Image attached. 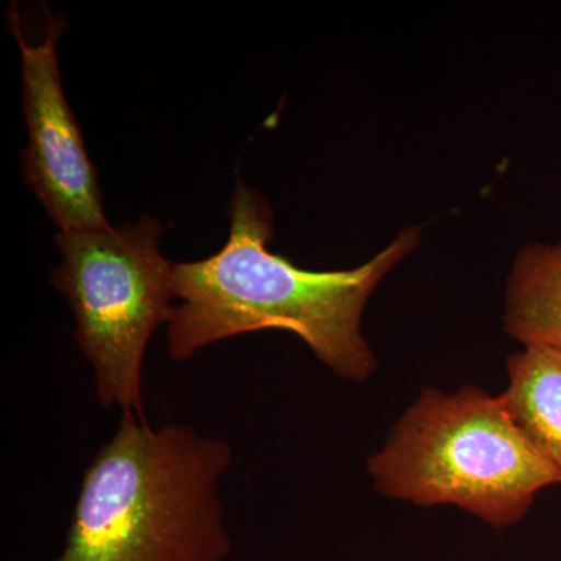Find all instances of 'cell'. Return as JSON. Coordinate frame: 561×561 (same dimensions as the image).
<instances>
[{"mask_svg":"<svg viewBox=\"0 0 561 561\" xmlns=\"http://www.w3.org/2000/svg\"><path fill=\"white\" fill-rule=\"evenodd\" d=\"M162 227L140 217L121 228L60 232L51 284L76 317V339L94 370L103 408L146 421L142 368L153 332L172 313L173 264L162 256Z\"/></svg>","mask_w":561,"mask_h":561,"instance_id":"obj_4","label":"cell"},{"mask_svg":"<svg viewBox=\"0 0 561 561\" xmlns=\"http://www.w3.org/2000/svg\"><path fill=\"white\" fill-rule=\"evenodd\" d=\"M9 27L21 50L22 110L28 130V146L21 153L22 175L60 232L110 227L98 168L62 91L58 41L68 22L62 14H50L46 36L31 44L20 14L10 7Z\"/></svg>","mask_w":561,"mask_h":561,"instance_id":"obj_5","label":"cell"},{"mask_svg":"<svg viewBox=\"0 0 561 561\" xmlns=\"http://www.w3.org/2000/svg\"><path fill=\"white\" fill-rule=\"evenodd\" d=\"M368 472L383 496L457 505L494 527L519 522L538 491L561 483L501 397L476 387L424 390L368 460Z\"/></svg>","mask_w":561,"mask_h":561,"instance_id":"obj_3","label":"cell"},{"mask_svg":"<svg viewBox=\"0 0 561 561\" xmlns=\"http://www.w3.org/2000/svg\"><path fill=\"white\" fill-rule=\"evenodd\" d=\"M504 328L524 346L561 353V241L519 251L507 279Z\"/></svg>","mask_w":561,"mask_h":561,"instance_id":"obj_6","label":"cell"},{"mask_svg":"<svg viewBox=\"0 0 561 561\" xmlns=\"http://www.w3.org/2000/svg\"><path fill=\"white\" fill-rule=\"evenodd\" d=\"M232 460L221 438L122 413L84 471L65 548L47 561H227L219 482Z\"/></svg>","mask_w":561,"mask_h":561,"instance_id":"obj_2","label":"cell"},{"mask_svg":"<svg viewBox=\"0 0 561 561\" xmlns=\"http://www.w3.org/2000/svg\"><path fill=\"white\" fill-rule=\"evenodd\" d=\"M508 389L501 394L516 426L561 476V353L526 346L507 364Z\"/></svg>","mask_w":561,"mask_h":561,"instance_id":"obj_7","label":"cell"},{"mask_svg":"<svg viewBox=\"0 0 561 561\" xmlns=\"http://www.w3.org/2000/svg\"><path fill=\"white\" fill-rule=\"evenodd\" d=\"M272 236L271 205L239 181L224 249L173 264L180 305L168 321L169 356L186 362L225 339L278 330L298 335L341 378H370L376 359L362 334L365 306L391 268L420 245L421 228H405L359 267L335 272L305 271L272 253Z\"/></svg>","mask_w":561,"mask_h":561,"instance_id":"obj_1","label":"cell"}]
</instances>
